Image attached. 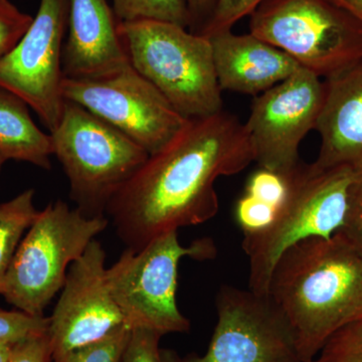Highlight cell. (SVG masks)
<instances>
[{"mask_svg": "<svg viewBox=\"0 0 362 362\" xmlns=\"http://www.w3.org/2000/svg\"><path fill=\"white\" fill-rule=\"evenodd\" d=\"M252 162L251 142L237 116L223 110L188 120L112 197L108 220L128 249L138 251L164 233L214 218L220 211L216 181Z\"/></svg>", "mask_w": 362, "mask_h": 362, "instance_id": "6da1fadb", "label": "cell"}, {"mask_svg": "<svg viewBox=\"0 0 362 362\" xmlns=\"http://www.w3.org/2000/svg\"><path fill=\"white\" fill-rule=\"evenodd\" d=\"M269 297L290 323L305 362L362 320V251L340 232L297 243L274 268Z\"/></svg>", "mask_w": 362, "mask_h": 362, "instance_id": "7a4b0ae2", "label": "cell"}, {"mask_svg": "<svg viewBox=\"0 0 362 362\" xmlns=\"http://www.w3.org/2000/svg\"><path fill=\"white\" fill-rule=\"evenodd\" d=\"M354 173L350 166L323 168L314 162H301L293 171L270 223L244 235L250 290L268 296L274 268L289 247L310 238L332 237L340 230Z\"/></svg>", "mask_w": 362, "mask_h": 362, "instance_id": "3957f363", "label": "cell"}, {"mask_svg": "<svg viewBox=\"0 0 362 362\" xmlns=\"http://www.w3.org/2000/svg\"><path fill=\"white\" fill-rule=\"evenodd\" d=\"M118 32L132 68L183 118H206L225 110L207 37L160 21H119Z\"/></svg>", "mask_w": 362, "mask_h": 362, "instance_id": "277c9868", "label": "cell"}, {"mask_svg": "<svg viewBox=\"0 0 362 362\" xmlns=\"http://www.w3.org/2000/svg\"><path fill=\"white\" fill-rule=\"evenodd\" d=\"M49 135L52 156L70 185L71 199L88 216H105L112 197L149 157L128 136L68 100Z\"/></svg>", "mask_w": 362, "mask_h": 362, "instance_id": "5b68a950", "label": "cell"}, {"mask_svg": "<svg viewBox=\"0 0 362 362\" xmlns=\"http://www.w3.org/2000/svg\"><path fill=\"white\" fill-rule=\"evenodd\" d=\"M108 223L106 216H86L65 202L47 204L21 240L0 295L18 310L44 316L71 264Z\"/></svg>", "mask_w": 362, "mask_h": 362, "instance_id": "8992f818", "label": "cell"}, {"mask_svg": "<svg viewBox=\"0 0 362 362\" xmlns=\"http://www.w3.org/2000/svg\"><path fill=\"white\" fill-rule=\"evenodd\" d=\"M216 252L209 238L182 246L176 230L152 240L138 251L127 247L107 269L109 287L126 325L130 329L156 331L162 337L188 332L189 320L176 301L180 262L185 257L214 259Z\"/></svg>", "mask_w": 362, "mask_h": 362, "instance_id": "52a82bcc", "label": "cell"}, {"mask_svg": "<svg viewBox=\"0 0 362 362\" xmlns=\"http://www.w3.org/2000/svg\"><path fill=\"white\" fill-rule=\"evenodd\" d=\"M249 28L323 80L362 59L361 23L331 0H265Z\"/></svg>", "mask_w": 362, "mask_h": 362, "instance_id": "ba28073f", "label": "cell"}, {"mask_svg": "<svg viewBox=\"0 0 362 362\" xmlns=\"http://www.w3.org/2000/svg\"><path fill=\"white\" fill-rule=\"evenodd\" d=\"M63 95L128 136L149 156L163 148L188 122L132 66L96 80L65 78Z\"/></svg>", "mask_w": 362, "mask_h": 362, "instance_id": "9c48e42d", "label": "cell"}, {"mask_svg": "<svg viewBox=\"0 0 362 362\" xmlns=\"http://www.w3.org/2000/svg\"><path fill=\"white\" fill-rule=\"evenodd\" d=\"M69 0H40L28 32L0 58V87L25 102L52 132L63 114V51Z\"/></svg>", "mask_w": 362, "mask_h": 362, "instance_id": "30bf717a", "label": "cell"}, {"mask_svg": "<svg viewBox=\"0 0 362 362\" xmlns=\"http://www.w3.org/2000/svg\"><path fill=\"white\" fill-rule=\"evenodd\" d=\"M324 93L322 78L300 68L255 97L244 125L259 168L284 175L296 170L300 145L315 130Z\"/></svg>", "mask_w": 362, "mask_h": 362, "instance_id": "8fae6325", "label": "cell"}, {"mask_svg": "<svg viewBox=\"0 0 362 362\" xmlns=\"http://www.w3.org/2000/svg\"><path fill=\"white\" fill-rule=\"evenodd\" d=\"M216 307L218 321L206 354L182 362H305L291 325L269 295L225 285Z\"/></svg>", "mask_w": 362, "mask_h": 362, "instance_id": "7c38bea8", "label": "cell"}, {"mask_svg": "<svg viewBox=\"0 0 362 362\" xmlns=\"http://www.w3.org/2000/svg\"><path fill=\"white\" fill-rule=\"evenodd\" d=\"M106 252L96 239L69 268L52 316V361L127 326L109 287Z\"/></svg>", "mask_w": 362, "mask_h": 362, "instance_id": "4fadbf2b", "label": "cell"}, {"mask_svg": "<svg viewBox=\"0 0 362 362\" xmlns=\"http://www.w3.org/2000/svg\"><path fill=\"white\" fill-rule=\"evenodd\" d=\"M118 23L107 0H69L63 51L65 78L96 80L129 68Z\"/></svg>", "mask_w": 362, "mask_h": 362, "instance_id": "5bb4252c", "label": "cell"}, {"mask_svg": "<svg viewBox=\"0 0 362 362\" xmlns=\"http://www.w3.org/2000/svg\"><path fill=\"white\" fill-rule=\"evenodd\" d=\"M324 100L315 130L319 168H362V59L324 78Z\"/></svg>", "mask_w": 362, "mask_h": 362, "instance_id": "9a60e30c", "label": "cell"}, {"mask_svg": "<svg viewBox=\"0 0 362 362\" xmlns=\"http://www.w3.org/2000/svg\"><path fill=\"white\" fill-rule=\"evenodd\" d=\"M221 90L258 96L301 68L295 59L251 33L233 30L207 37Z\"/></svg>", "mask_w": 362, "mask_h": 362, "instance_id": "2e32d148", "label": "cell"}, {"mask_svg": "<svg viewBox=\"0 0 362 362\" xmlns=\"http://www.w3.org/2000/svg\"><path fill=\"white\" fill-rule=\"evenodd\" d=\"M0 156L6 161L28 162L47 170L52 168L51 135L33 122L23 100L1 87Z\"/></svg>", "mask_w": 362, "mask_h": 362, "instance_id": "e0dca14e", "label": "cell"}, {"mask_svg": "<svg viewBox=\"0 0 362 362\" xmlns=\"http://www.w3.org/2000/svg\"><path fill=\"white\" fill-rule=\"evenodd\" d=\"M39 211L33 189H26L0 204V294L16 250Z\"/></svg>", "mask_w": 362, "mask_h": 362, "instance_id": "ac0fdd59", "label": "cell"}, {"mask_svg": "<svg viewBox=\"0 0 362 362\" xmlns=\"http://www.w3.org/2000/svg\"><path fill=\"white\" fill-rule=\"evenodd\" d=\"M112 8L120 23L160 21L190 25L187 0H112Z\"/></svg>", "mask_w": 362, "mask_h": 362, "instance_id": "d6986e66", "label": "cell"}, {"mask_svg": "<svg viewBox=\"0 0 362 362\" xmlns=\"http://www.w3.org/2000/svg\"><path fill=\"white\" fill-rule=\"evenodd\" d=\"M309 362H362V320L338 330Z\"/></svg>", "mask_w": 362, "mask_h": 362, "instance_id": "ffe728a7", "label": "cell"}, {"mask_svg": "<svg viewBox=\"0 0 362 362\" xmlns=\"http://www.w3.org/2000/svg\"><path fill=\"white\" fill-rule=\"evenodd\" d=\"M131 329L124 326L100 341L69 352L52 362H120Z\"/></svg>", "mask_w": 362, "mask_h": 362, "instance_id": "44dd1931", "label": "cell"}, {"mask_svg": "<svg viewBox=\"0 0 362 362\" xmlns=\"http://www.w3.org/2000/svg\"><path fill=\"white\" fill-rule=\"evenodd\" d=\"M47 328L49 317L0 309V343L13 345L32 335L44 333Z\"/></svg>", "mask_w": 362, "mask_h": 362, "instance_id": "7402d4cb", "label": "cell"}, {"mask_svg": "<svg viewBox=\"0 0 362 362\" xmlns=\"http://www.w3.org/2000/svg\"><path fill=\"white\" fill-rule=\"evenodd\" d=\"M265 0H216L211 21L201 35L209 37L221 32L233 30L238 21L250 16Z\"/></svg>", "mask_w": 362, "mask_h": 362, "instance_id": "603a6c76", "label": "cell"}, {"mask_svg": "<svg viewBox=\"0 0 362 362\" xmlns=\"http://www.w3.org/2000/svg\"><path fill=\"white\" fill-rule=\"evenodd\" d=\"M33 21V16L21 11L11 0H0V58L13 51Z\"/></svg>", "mask_w": 362, "mask_h": 362, "instance_id": "cb8c5ba5", "label": "cell"}, {"mask_svg": "<svg viewBox=\"0 0 362 362\" xmlns=\"http://www.w3.org/2000/svg\"><path fill=\"white\" fill-rule=\"evenodd\" d=\"M288 180L289 175L259 168L250 176L245 194L277 209L287 192Z\"/></svg>", "mask_w": 362, "mask_h": 362, "instance_id": "d4e9b609", "label": "cell"}, {"mask_svg": "<svg viewBox=\"0 0 362 362\" xmlns=\"http://www.w3.org/2000/svg\"><path fill=\"white\" fill-rule=\"evenodd\" d=\"M338 232L362 251V168H356L349 187L344 223Z\"/></svg>", "mask_w": 362, "mask_h": 362, "instance_id": "484cf974", "label": "cell"}, {"mask_svg": "<svg viewBox=\"0 0 362 362\" xmlns=\"http://www.w3.org/2000/svg\"><path fill=\"white\" fill-rule=\"evenodd\" d=\"M161 337L156 331L142 328L131 329L120 362H162L159 346Z\"/></svg>", "mask_w": 362, "mask_h": 362, "instance_id": "4316f807", "label": "cell"}, {"mask_svg": "<svg viewBox=\"0 0 362 362\" xmlns=\"http://www.w3.org/2000/svg\"><path fill=\"white\" fill-rule=\"evenodd\" d=\"M276 209L266 202L244 194L235 207V218L243 233L257 232L270 223Z\"/></svg>", "mask_w": 362, "mask_h": 362, "instance_id": "83f0119b", "label": "cell"}, {"mask_svg": "<svg viewBox=\"0 0 362 362\" xmlns=\"http://www.w3.org/2000/svg\"><path fill=\"white\" fill-rule=\"evenodd\" d=\"M7 362H52V352L47 331L11 345Z\"/></svg>", "mask_w": 362, "mask_h": 362, "instance_id": "f1b7e54d", "label": "cell"}, {"mask_svg": "<svg viewBox=\"0 0 362 362\" xmlns=\"http://www.w3.org/2000/svg\"><path fill=\"white\" fill-rule=\"evenodd\" d=\"M190 14V25L188 30L201 35L213 16L216 0H187Z\"/></svg>", "mask_w": 362, "mask_h": 362, "instance_id": "f546056e", "label": "cell"}, {"mask_svg": "<svg viewBox=\"0 0 362 362\" xmlns=\"http://www.w3.org/2000/svg\"><path fill=\"white\" fill-rule=\"evenodd\" d=\"M331 1L349 11L362 25V0H331Z\"/></svg>", "mask_w": 362, "mask_h": 362, "instance_id": "4dcf8cb0", "label": "cell"}, {"mask_svg": "<svg viewBox=\"0 0 362 362\" xmlns=\"http://www.w3.org/2000/svg\"><path fill=\"white\" fill-rule=\"evenodd\" d=\"M162 362H182L175 351L170 349H161Z\"/></svg>", "mask_w": 362, "mask_h": 362, "instance_id": "1f68e13d", "label": "cell"}, {"mask_svg": "<svg viewBox=\"0 0 362 362\" xmlns=\"http://www.w3.org/2000/svg\"><path fill=\"white\" fill-rule=\"evenodd\" d=\"M11 349V345L0 343V362H7Z\"/></svg>", "mask_w": 362, "mask_h": 362, "instance_id": "d6a6232c", "label": "cell"}, {"mask_svg": "<svg viewBox=\"0 0 362 362\" xmlns=\"http://www.w3.org/2000/svg\"><path fill=\"white\" fill-rule=\"evenodd\" d=\"M6 160L1 156H0V171H1L2 166L6 163Z\"/></svg>", "mask_w": 362, "mask_h": 362, "instance_id": "836d02e7", "label": "cell"}]
</instances>
